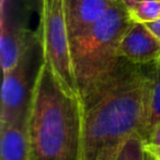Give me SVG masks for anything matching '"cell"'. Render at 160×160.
I'll use <instances>...</instances> for the list:
<instances>
[{"mask_svg": "<svg viewBox=\"0 0 160 160\" xmlns=\"http://www.w3.org/2000/svg\"><path fill=\"white\" fill-rule=\"evenodd\" d=\"M148 66L122 58L116 69L80 99L82 160H115L131 137H142L147 116Z\"/></svg>", "mask_w": 160, "mask_h": 160, "instance_id": "cell-1", "label": "cell"}, {"mask_svg": "<svg viewBox=\"0 0 160 160\" xmlns=\"http://www.w3.org/2000/svg\"><path fill=\"white\" fill-rule=\"evenodd\" d=\"M146 160H155V159H153V158L151 157V156L149 155V153H148V152H147V151H146Z\"/></svg>", "mask_w": 160, "mask_h": 160, "instance_id": "cell-16", "label": "cell"}, {"mask_svg": "<svg viewBox=\"0 0 160 160\" xmlns=\"http://www.w3.org/2000/svg\"><path fill=\"white\" fill-rule=\"evenodd\" d=\"M132 21L148 23L160 19V0H142L128 10Z\"/></svg>", "mask_w": 160, "mask_h": 160, "instance_id": "cell-11", "label": "cell"}, {"mask_svg": "<svg viewBox=\"0 0 160 160\" xmlns=\"http://www.w3.org/2000/svg\"><path fill=\"white\" fill-rule=\"evenodd\" d=\"M118 53L135 65H149L160 58V41L145 23L134 22L122 38Z\"/></svg>", "mask_w": 160, "mask_h": 160, "instance_id": "cell-7", "label": "cell"}, {"mask_svg": "<svg viewBox=\"0 0 160 160\" xmlns=\"http://www.w3.org/2000/svg\"><path fill=\"white\" fill-rule=\"evenodd\" d=\"M10 8L8 0L1 1L0 62L2 72L16 65L29 43L36 36V33L30 31Z\"/></svg>", "mask_w": 160, "mask_h": 160, "instance_id": "cell-6", "label": "cell"}, {"mask_svg": "<svg viewBox=\"0 0 160 160\" xmlns=\"http://www.w3.org/2000/svg\"><path fill=\"white\" fill-rule=\"evenodd\" d=\"M158 60H159V62H160V58H159V59H158Z\"/></svg>", "mask_w": 160, "mask_h": 160, "instance_id": "cell-18", "label": "cell"}, {"mask_svg": "<svg viewBox=\"0 0 160 160\" xmlns=\"http://www.w3.org/2000/svg\"><path fill=\"white\" fill-rule=\"evenodd\" d=\"M44 62L40 34L29 43L11 69L3 72L0 124L27 123L41 67Z\"/></svg>", "mask_w": 160, "mask_h": 160, "instance_id": "cell-4", "label": "cell"}, {"mask_svg": "<svg viewBox=\"0 0 160 160\" xmlns=\"http://www.w3.org/2000/svg\"><path fill=\"white\" fill-rule=\"evenodd\" d=\"M69 38H78L109 10L113 0H62Z\"/></svg>", "mask_w": 160, "mask_h": 160, "instance_id": "cell-8", "label": "cell"}, {"mask_svg": "<svg viewBox=\"0 0 160 160\" xmlns=\"http://www.w3.org/2000/svg\"><path fill=\"white\" fill-rule=\"evenodd\" d=\"M30 160H82V105L47 62L38 78L29 120Z\"/></svg>", "mask_w": 160, "mask_h": 160, "instance_id": "cell-2", "label": "cell"}, {"mask_svg": "<svg viewBox=\"0 0 160 160\" xmlns=\"http://www.w3.org/2000/svg\"><path fill=\"white\" fill-rule=\"evenodd\" d=\"M115 160H146L144 140L139 135L131 137L118 152Z\"/></svg>", "mask_w": 160, "mask_h": 160, "instance_id": "cell-12", "label": "cell"}, {"mask_svg": "<svg viewBox=\"0 0 160 160\" xmlns=\"http://www.w3.org/2000/svg\"><path fill=\"white\" fill-rule=\"evenodd\" d=\"M145 144H150V145H153V146L160 147V123L156 126L150 139L147 142H145Z\"/></svg>", "mask_w": 160, "mask_h": 160, "instance_id": "cell-14", "label": "cell"}, {"mask_svg": "<svg viewBox=\"0 0 160 160\" xmlns=\"http://www.w3.org/2000/svg\"><path fill=\"white\" fill-rule=\"evenodd\" d=\"M160 123V62L148 66V92H147V116L142 139H150L156 126Z\"/></svg>", "mask_w": 160, "mask_h": 160, "instance_id": "cell-10", "label": "cell"}, {"mask_svg": "<svg viewBox=\"0 0 160 160\" xmlns=\"http://www.w3.org/2000/svg\"><path fill=\"white\" fill-rule=\"evenodd\" d=\"M40 38L44 60L48 62L56 77L69 92L77 94L70 38L67 30L62 0H42Z\"/></svg>", "mask_w": 160, "mask_h": 160, "instance_id": "cell-5", "label": "cell"}, {"mask_svg": "<svg viewBox=\"0 0 160 160\" xmlns=\"http://www.w3.org/2000/svg\"><path fill=\"white\" fill-rule=\"evenodd\" d=\"M113 1H115V2H120V3H123V0H113ZM124 5V3H123Z\"/></svg>", "mask_w": 160, "mask_h": 160, "instance_id": "cell-17", "label": "cell"}, {"mask_svg": "<svg viewBox=\"0 0 160 160\" xmlns=\"http://www.w3.org/2000/svg\"><path fill=\"white\" fill-rule=\"evenodd\" d=\"M147 25L150 32L160 41V19L156 21H152V22H148V23H145Z\"/></svg>", "mask_w": 160, "mask_h": 160, "instance_id": "cell-13", "label": "cell"}, {"mask_svg": "<svg viewBox=\"0 0 160 160\" xmlns=\"http://www.w3.org/2000/svg\"><path fill=\"white\" fill-rule=\"evenodd\" d=\"M0 160H30L28 122L0 124Z\"/></svg>", "mask_w": 160, "mask_h": 160, "instance_id": "cell-9", "label": "cell"}, {"mask_svg": "<svg viewBox=\"0 0 160 160\" xmlns=\"http://www.w3.org/2000/svg\"><path fill=\"white\" fill-rule=\"evenodd\" d=\"M133 23L127 8L113 1L100 20L70 41L73 76L80 99L88 96L118 66L122 59L120 44Z\"/></svg>", "mask_w": 160, "mask_h": 160, "instance_id": "cell-3", "label": "cell"}, {"mask_svg": "<svg viewBox=\"0 0 160 160\" xmlns=\"http://www.w3.org/2000/svg\"><path fill=\"white\" fill-rule=\"evenodd\" d=\"M142 0H123V3H124V6L127 8V10L132 9V8L134 7V6H136L138 2H140Z\"/></svg>", "mask_w": 160, "mask_h": 160, "instance_id": "cell-15", "label": "cell"}]
</instances>
